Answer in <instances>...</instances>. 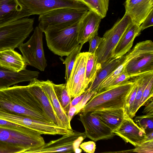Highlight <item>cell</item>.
I'll return each mask as SVG.
<instances>
[{
  "label": "cell",
  "instance_id": "9",
  "mask_svg": "<svg viewBox=\"0 0 153 153\" xmlns=\"http://www.w3.org/2000/svg\"><path fill=\"white\" fill-rule=\"evenodd\" d=\"M88 52L80 53L77 56L65 84L71 97L84 93L88 88L85 84V68Z\"/></svg>",
  "mask_w": 153,
  "mask_h": 153
},
{
  "label": "cell",
  "instance_id": "33",
  "mask_svg": "<svg viewBox=\"0 0 153 153\" xmlns=\"http://www.w3.org/2000/svg\"><path fill=\"white\" fill-rule=\"evenodd\" d=\"M153 77L151 79L143 91L139 105L140 108L145 105L148 102L153 100Z\"/></svg>",
  "mask_w": 153,
  "mask_h": 153
},
{
  "label": "cell",
  "instance_id": "20",
  "mask_svg": "<svg viewBox=\"0 0 153 153\" xmlns=\"http://www.w3.org/2000/svg\"><path fill=\"white\" fill-rule=\"evenodd\" d=\"M140 26L132 23L127 29L116 47L112 58L124 56L132 47L135 38L141 33Z\"/></svg>",
  "mask_w": 153,
  "mask_h": 153
},
{
  "label": "cell",
  "instance_id": "41",
  "mask_svg": "<svg viewBox=\"0 0 153 153\" xmlns=\"http://www.w3.org/2000/svg\"><path fill=\"white\" fill-rule=\"evenodd\" d=\"M153 100H152L149 101L145 105V107L142 112L143 114H153Z\"/></svg>",
  "mask_w": 153,
  "mask_h": 153
},
{
  "label": "cell",
  "instance_id": "39",
  "mask_svg": "<svg viewBox=\"0 0 153 153\" xmlns=\"http://www.w3.org/2000/svg\"><path fill=\"white\" fill-rule=\"evenodd\" d=\"M153 25V10L147 16L140 26L141 31Z\"/></svg>",
  "mask_w": 153,
  "mask_h": 153
},
{
  "label": "cell",
  "instance_id": "27",
  "mask_svg": "<svg viewBox=\"0 0 153 153\" xmlns=\"http://www.w3.org/2000/svg\"><path fill=\"white\" fill-rule=\"evenodd\" d=\"M52 84L57 98L67 115L72 100L67 90L66 84H56L52 82Z\"/></svg>",
  "mask_w": 153,
  "mask_h": 153
},
{
  "label": "cell",
  "instance_id": "15",
  "mask_svg": "<svg viewBox=\"0 0 153 153\" xmlns=\"http://www.w3.org/2000/svg\"><path fill=\"white\" fill-rule=\"evenodd\" d=\"M102 18L91 10L82 17L78 22L77 27L78 40L83 45L96 34Z\"/></svg>",
  "mask_w": 153,
  "mask_h": 153
},
{
  "label": "cell",
  "instance_id": "24",
  "mask_svg": "<svg viewBox=\"0 0 153 153\" xmlns=\"http://www.w3.org/2000/svg\"><path fill=\"white\" fill-rule=\"evenodd\" d=\"M144 43V41L137 43L133 49L125 56L124 59L117 68L102 82L96 93L105 90L113 80L125 69L128 62L140 52Z\"/></svg>",
  "mask_w": 153,
  "mask_h": 153
},
{
  "label": "cell",
  "instance_id": "31",
  "mask_svg": "<svg viewBox=\"0 0 153 153\" xmlns=\"http://www.w3.org/2000/svg\"><path fill=\"white\" fill-rule=\"evenodd\" d=\"M134 121L139 127L144 130L146 134L153 131V114L137 116Z\"/></svg>",
  "mask_w": 153,
  "mask_h": 153
},
{
  "label": "cell",
  "instance_id": "6",
  "mask_svg": "<svg viewBox=\"0 0 153 153\" xmlns=\"http://www.w3.org/2000/svg\"><path fill=\"white\" fill-rule=\"evenodd\" d=\"M34 22L24 18L0 26V51L18 48L33 31Z\"/></svg>",
  "mask_w": 153,
  "mask_h": 153
},
{
  "label": "cell",
  "instance_id": "22",
  "mask_svg": "<svg viewBox=\"0 0 153 153\" xmlns=\"http://www.w3.org/2000/svg\"><path fill=\"white\" fill-rule=\"evenodd\" d=\"M38 82L45 93L50 101L53 108L61 121L63 127L72 129L71 124L68 121L67 115L61 106L54 92L52 83L49 80L46 81H40Z\"/></svg>",
  "mask_w": 153,
  "mask_h": 153
},
{
  "label": "cell",
  "instance_id": "19",
  "mask_svg": "<svg viewBox=\"0 0 153 153\" xmlns=\"http://www.w3.org/2000/svg\"><path fill=\"white\" fill-rule=\"evenodd\" d=\"M37 80L35 79L30 82L27 85L28 90L38 100L46 114L53 123L59 127H63L48 97L39 84Z\"/></svg>",
  "mask_w": 153,
  "mask_h": 153
},
{
  "label": "cell",
  "instance_id": "1",
  "mask_svg": "<svg viewBox=\"0 0 153 153\" xmlns=\"http://www.w3.org/2000/svg\"><path fill=\"white\" fill-rule=\"evenodd\" d=\"M0 108L54 124L27 85L0 88Z\"/></svg>",
  "mask_w": 153,
  "mask_h": 153
},
{
  "label": "cell",
  "instance_id": "32",
  "mask_svg": "<svg viewBox=\"0 0 153 153\" xmlns=\"http://www.w3.org/2000/svg\"><path fill=\"white\" fill-rule=\"evenodd\" d=\"M132 78H133V80L134 81V84L127 98L124 108L126 114L130 118L138 87L137 82L135 78L134 77Z\"/></svg>",
  "mask_w": 153,
  "mask_h": 153
},
{
  "label": "cell",
  "instance_id": "5",
  "mask_svg": "<svg viewBox=\"0 0 153 153\" xmlns=\"http://www.w3.org/2000/svg\"><path fill=\"white\" fill-rule=\"evenodd\" d=\"M132 23L130 18L125 14L111 28L104 34L102 40L96 50L97 66L99 70L107 62L112 58L114 51L122 36Z\"/></svg>",
  "mask_w": 153,
  "mask_h": 153
},
{
  "label": "cell",
  "instance_id": "36",
  "mask_svg": "<svg viewBox=\"0 0 153 153\" xmlns=\"http://www.w3.org/2000/svg\"><path fill=\"white\" fill-rule=\"evenodd\" d=\"M133 152L139 153H153V140L144 141L139 146L135 147Z\"/></svg>",
  "mask_w": 153,
  "mask_h": 153
},
{
  "label": "cell",
  "instance_id": "11",
  "mask_svg": "<svg viewBox=\"0 0 153 153\" xmlns=\"http://www.w3.org/2000/svg\"><path fill=\"white\" fill-rule=\"evenodd\" d=\"M29 10L32 15H40L56 9L68 7L77 9L89 8L76 0H17Z\"/></svg>",
  "mask_w": 153,
  "mask_h": 153
},
{
  "label": "cell",
  "instance_id": "2",
  "mask_svg": "<svg viewBox=\"0 0 153 153\" xmlns=\"http://www.w3.org/2000/svg\"><path fill=\"white\" fill-rule=\"evenodd\" d=\"M134 84L133 80H128L94 94L77 114L102 109L124 108Z\"/></svg>",
  "mask_w": 153,
  "mask_h": 153
},
{
  "label": "cell",
  "instance_id": "40",
  "mask_svg": "<svg viewBox=\"0 0 153 153\" xmlns=\"http://www.w3.org/2000/svg\"><path fill=\"white\" fill-rule=\"evenodd\" d=\"M85 93V95L83 98L78 104L75 105L77 109V111L75 115L77 114V112L83 107L94 94L93 93H88L87 90H86Z\"/></svg>",
  "mask_w": 153,
  "mask_h": 153
},
{
  "label": "cell",
  "instance_id": "18",
  "mask_svg": "<svg viewBox=\"0 0 153 153\" xmlns=\"http://www.w3.org/2000/svg\"><path fill=\"white\" fill-rule=\"evenodd\" d=\"M39 73L26 69L17 72L0 66V88L8 87L18 83L30 82L38 77Z\"/></svg>",
  "mask_w": 153,
  "mask_h": 153
},
{
  "label": "cell",
  "instance_id": "45",
  "mask_svg": "<svg viewBox=\"0 0 153 153\" xmlns=\"http://www.w3.org/2000/svg\"><path fill=\"white\" fill-rule=\"evenodd\" d=\"M153 131L146 134V138L144 141L153 140Z\"/></svg>",
  "mask_w": 153,
  "mask_h": 153
},
{
  "label": "cell",
  "instance_id": "44",
  "mask_svg": "<svg viewBox=\"0 0 153 153\" xmlns=\"http://www.w3.org/2000/svg\"><path fill=\"white\" fill-rule=\"evenodd\" d=\"M0 125L17 126H20L7 121L0 119Z\"/></svg>",
  "mask_w": 153,
  "mask_h": 153
},
{
  "label": "cell",
  "instance_id": "13",
  "mask_svg": "<svg viewBox=\"0 0 153 153\" xmlns=\"http://www.w3.org/2000/svg\"><path fill=\"white\" fill-rule=\"evenodd\" d=\"M85 132L74 131L72 134H65L56 140L45 143L42 146L28 151L27 153L74 152V144L80 136L85 135Z\"/></svg>",
  "mask_w": 153,
  "mask_h": 153
},
{
  "label": "cell",
  "instance_id": "16",
  "mask_svg": "<svg viewBox=\"0 0 153 153\" xmlns=\"http://www.w3.org/2000/svg\"><path fill=\"white\" fill-rule=\"evenodd\" d=\"M31 15L17 0H0V26Z\"/></svg>",
  "mask_w": 153,
  "mask_h": 153
},
{
  "label": "cell",
  "instance_id": "35",
  "mask_svg": "<svg viewBox=\"0 0 153 153\" xmlns=\"http://www.w3.org/2000/svg\"><path fill=\"white\" fill-rule=\"evenodd\" d=\"M131 78V76L127 73L125 68L121 74L113 80L105 90L125 82L129 80Z\"/></svg>",
  "mask_w": 153,
  "mask_h": 153
},
{
  "label": "cell",
  "instance_id": "25",
  "mask_svg": "<svg viewBox=\"0 0 153 153\" xmlns=\"http://www.w3.org/2000/svg\"><path fill=\"white\" fill-rule=\"evenodd\" d=\"M125 58L123 56L118 58H112L102 65L97 72L93 81L86 90L88 93L96 94L102 82L117 67Z\"/></svg>",
  "mask_w": 153,
  "mask_h": 153
},
{
  "label": "cell",
  "instance_id": "12",
  "mask_svg": "<svg viewBox=\"0 0 153 153\" xmlns=\"http://www.w3.org/2000/svg\"><path fill=\"white\" fill-rule=\"evenodd\" d=\"M79 114L78 119L84 126L86 137L97 142L111 139L115 135L109 127L91 112Z\"/></svg>",
  "mask_w": 153,
  "mask_h": 153
},
{
  "label": "cell",
  "instance_id": "14",
  "mask_svg": "<svg viewBox=\"0 0 153 153\" xmlns=\"http://www.w3.org/2000/svg\"><path fill=\"white\" fill-rule=\"evenodd\" d=\"M113 132L126 143H129L135 147L141 144L146 138V134L144 130L127 116L119 127Z\"/></svg>",
  "mask_w": 153,
  "mask_h": 153
},
{
  "label": "cell",
  "instance_id": "3",
  "mask_svg": "<svg viewBox=\"0 0 153 153\" xmlns=\"http://www.w3.org/2000/svg\"><path fill=\"white\" fill-rule=\"evenodd\" d=\"M78 22L49 29L44 32L48 47L54 54L61 57L67 56L79 44L78 40Z\"/></svg>",
  "mask_w": 153,
  "mask_h": 153
},
{
  "label": "cell",
  "instance_id": "34",
  "mask_svg": "<svg viewBox=\"0 0 153 153\" xmlns=\"http://www.w3.org/2000/svg\"><path fill=\"white\" fill-rule=\"evenodd\" d=\"M26 150L16 145L0 141V153H25Z\"/></svg>",
  "mask_w": 153,
  "mask_h": 153
},
{
  "label": "cell",
  "instance_id": "4",
  "mask_svg": "<svg viewBox=\"0 0 153 153\" xmlns=\"http://www.w3.org/2000/svg\"><path fill=\"white\" fill-rule=\"evenodd\" d=\"M38 132L22 126L0 125V141L6 142L30 150L40 147L45 143Z\"/></svg>",
  "mask_w": 153,
  "mask_h": 153
},
{
  "label": "cell",
  "instance_id": "17",
  "mask_svg": "<svg viewBox=\"0 0 153 153\" xmlns=\"http://www.w3.org/2000/svg\"><path fill=\"white\" fill-rule=\"evenodd\" d=\"M124 5L125 13L133 23L140 26L153 10V0H126Z\"/></svg>",
  "mask_w": 153,
  "mask_h": 153
},
{
  "label": "cell",
  "instance_id": "10",
  "mask_svg": "<svg viewBox=\"0 0 153 153\" xmlns=\"http://www.w3.org/2000/svg\"><path fill=\"white\" fill-rule=\"evenodd\" d=\"M126 69L131 78L153 72V42L145 41L140 52L128 63Z\"/></svg>",
  "mask_w": 153,
  "mask_h": 153
},
{
  "label": "cell",
  "instance_id": "30",
  "mask_svg": "<svg viewBox=\"0 0 153 153\" xmlns=\"http://www.w3.org/2000/svg\"><path fill=\"white\" fill-rule=\"evenodd\" d=\"M83 45L79 44L67 56L63 63L65 65V79L66 82L69 78L74 64L78 55L80 53Z\"/></svg>",
  "mask_w": 153,
  "mask_h": 153
},
{
  "label": "cell",
  "instance_id": "7",
  "mask_svg": "<svg viewBox=\"0 0 153 153\" xmlns=\"http://www.w3.org/2000/svg\"><path fill=\"white\" fill-rule=\"evenodd\" d=\"M89 9L59 8L39 16L38 27L44 32L47 30L78 22Z\"/></svg>",
  "mask_w": 153,
  "mask_h": 153
},
{
  "label": "cell",
  "instance_id": "8",
  "mask_svg": "<svg viewBox=\"0 0 153 153\" xmlns=\"http://www.w3.org/2000/svg\"><path fill=\"white\" fill-rule=\"evenodd\" d=\"M43 33L38 26L29 39L22 43L18 47L28 65L44 71L47 66L43 46Z\"/></svg>",
  "mask_w": 153,
  "mask_h": 153
},
{
  "label": "cell",
  "instance_id": "38",
  "mask_svg": "<svg viewBox=\"0 0 153 153\" xmlns=\"http://www.w3.org/2000/svg\"><path fill=\"white\" fill-rule=\"evenodd\" d=\"M79 147L86 152L94 153L96 149V144L94 142L90 141L82 143Z\"/></svg>",
  "mask_w": 153,
  "mask_h": 153
},
{
  "label": "cell",
  "instance_id": "42",
  "mask_svg": "<svg viewBox=\"0 0 153 153\" xmlns=\"http://www.w3.org/2000/svg\"><path fill=\"white\" fill-rule=\"evenodd\" d=\"M77 111V109L75 105L70 107L67 114L68 121L70 124H71V121L72 118L75 115V114Z\"/></svg>",
  "mask_w": 153,
  "mask_h": 153
},
{
  "label": "cell",
  "instance_id": "46",
  "mask_svg": "<svg viewBox=\"0 0 153 153\" xmlns=\"http://www.w3.org/2000/svg\"><path fill=\"white\" fill-rule=\"evenodd\" d=\"M82 152V150L79 148L76 149L74 150V152L76 153H80Z\"/></svg>",
  "mask_w": 153,
  "mask_h": 153
},
{
  "label": "cell",
  "instance_id": "37",
  "mask_svg": "<svg viewBox=\"0 0 153 153\" xmlns=\"http://www.w3.org/2000/svg\"><path fill=\"white\" fill-rule=\"evenodd\" d=\"M98 34L94 36L88 42L89 44V48L88 52L89 53L95 54L102 40V38L98 36Z\"/></svg>",
  "mask_w": 153,
  "mask_h": 153
},
{
  "label": "cell",
  "instance_id": "29",
  "mask_svg": "<svg viewBox=\"0 0 153 153\" xmlns=\"http://www.w3.org/2000/svg\"><path fill=\"white\" fill-rule=\"evenodd\" d=\"M97 58L95 54L89 53L86 66L85 76V84L88 88L90 84L94 79L99 70L97 66Z\"/></svg>",
  "mask_w": 153,
  "mask_h": 153
},
{
  "label": "cell",
  "instance_id": "21",
  "mask_svg": "<svg viewBox=\"0 0 153 153\" xmlns=\"http://www.w3.org/2000/svg\"><path fill=\"white\" fill-rule=\"evenodd\" d=\"M28 65L24 57L12 48L0 51V66L15 72L26 69Z\"/></svg>",
  "mask_w": 153,
  "mask_h": 153
},
{
  "label": "cell",
  "instance_id": "26",
  "mask_svg": "<svg viewBox=\"0 0 153 153\" xmlns=\"http://www.w3.org/2000/svg\"><path fill=\"white\" fill-rule=\"evenodd\" d=\"M152 77L153 72L144 74L135 77L137 81L138 87L130 118H133L140 108L139 105L143 91Z\"/></svg>",
  "mask_w": 153,
  "mask_h": 153
},
{
  "label": "cell",
  "instance_id": "23",
  "mask_svg": "<svg viewBox=\"0 0 153 153\" xmlns=\"http://www.w3.org/2000/svg\"><path fill=\"white\" fill-rule=\"evenodd\" d=\"M113 131L117 129L127 116L124 108L102 109L91 112Z\"/></svg>",
  "mask_w": 153,
  "mask_h": 153
},
{
  "label": "cell",
  "instance_id": "28",
  "mask_svg": "<svg viewBox=\"0 0 153 153\" xmlns=\"http://www.w3.org/2000/svg\"><path fill=\"white\" fill-rule=\"evenodd\" d=\"M82 3L96 13L102 19L105 17L108 10L109 0H76Z\"/></svg>",
  "mask_w": 153,
  "mask_h": 153
},
{
  "label": "cell",
  "instance_id": "43",
  "mask_svg": "<svg viewBox=\"0 0 153 153\" xmlns=\"http://www.w3.org/2000/svg\"><path fill=\"white\" fill-rule=\"evenodd\" d=\"M85 94V92L83 94L73 98L71 100L70 105V107L75 106L78 104L82 100Z\"/></svg>",
  "mask_w": 153,
  "mask_h": 153
}]
</instances>
